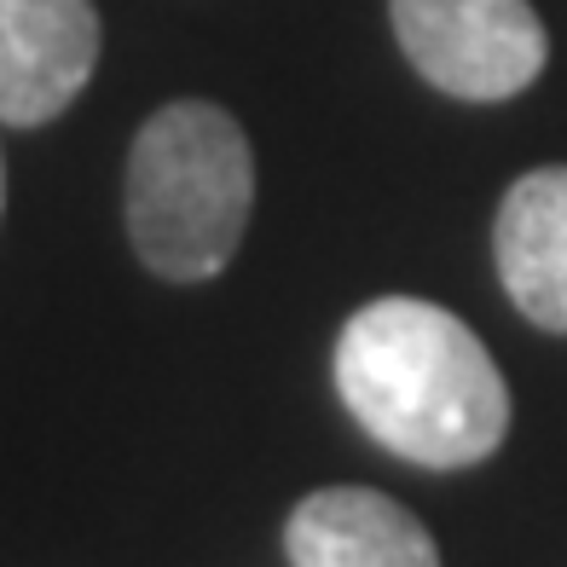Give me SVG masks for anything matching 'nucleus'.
<instances>
[{
	"label": "nucleus",
	"mask_w": 567,
	"mask_h": 567,
	"mask_svg": "<svg viewBox=\"0 0 567 567\" xmlns=\"http://www.w3.org/2000/svg\"><path fill=\"white\" fill-rule=\"evenodd\" d=\"M337 389L377 446L423 470H470L509 429V389L486 342L417 296H382L342 324Z\"/></svg>",
	"instance_id": "1"
},
{
	"label": "nucleus",
	"mask_w": 567,
	"mask_h": 567,
	"mask_svg": "<svg viewBox=\"0 0 567 567\" xmlns=\"http://www.w3.org/2000/svg\"><path fill=\"white\" fill-rule=\"evenodd\" d=\"M249 203L255 157L220 105L179 99L140 127L127 157V238L157 278H215L244 244Z\"/></svg>",
	"instance_id": "2"
},
{
	"label": "nucleus",
	"mask_w": 567,
	"mask_h": 567,
	"mask_svg": "<svg viewBox=\"0 0 567 567\" xmlns=\"http://www.w3.org/2000/svg\"><path fill=\"white\" fill-rule=\"evenodd\" d=\"M389 18L423 82L475 105L515 99L550 59V35L527 0H389Z\"/></svg>",
	"instance_id": "3"
},
{
	"label": "nucleus",
	"mask_w": 567,
	"mask_h": 567,
	"mask_svg": "<svg viewBox=\"0 0 567 567\" xmlns=\"http://www.w3.org/2000/svg\"><path fill=\"white\" fill-rule=\"evenodd\" d=\"M99 64L93 0H0V122L41 127Z\"/></svg>",
	"instance_id": "4"
},
{
	"label": "nucleus",
	"mask_w": 567,
	"mask_h": 567,
	"mask_svg": "<svg viewBox=\"0 0 567 567\" xmlns=\"http://www.w3.org/2000/svg\"><path fill=\"white\" fill-rule=\"evenodd\" d=\"M290 567H441L429 527L371 486H324L284 527Z\"/></svg>",
	"instance_id": "5"
},
{
	"label": "nucleus",
	"mask_w": 567,
	"mask_h": 567,
	"mask_svg": "<svg viewBox=\"0 0 567 567\" xmlns=\"http://www.w3.org/2000/svg\"><path fill=\"white\" fill-rule=\"evenodd\" d=\"M498 278L522 313L567 337V168H533L498 209Z\"/></svg>",
	"instance_id": "6"
},
{
	"label": "nucleus",
	"mask_w": 567,
	"mask_h": 567,
	"mask_svg": "<svg viewBox=\"0 0 567 567\" xmlns=\"http://www.w3.org/2000/svg\"><path fill=\"white\" fill-rule=\"evenodd\" d=\"M0 203H7V168H0Z\"/></svg>",
	"instance_id": "7"
}]
</instances>
